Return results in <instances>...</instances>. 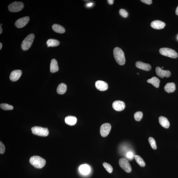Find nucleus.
Segmentation results:
<instances>
[{
	"label": "nucleus",
	"mask_w": 178,
	"mask_h": 178,
	"mask_svg": "<svg viewBox=\"0 0 178 178\" xmlns=\"http://www.w3.org/2000/svg\"><path fill=\"white\" fill-rule=\"evenodd\" d=\"M29 21V17H23L17 20L15 23V25L17 28H21L25 26Z\"/></svg>",
	"instance_id": "obj_9"
},
{
	"label": "nucleus",
	"mask_w": 178,
	"mask_h": 178,
	"mask_svg": "<svg viewBox=\"0 0 178 178\" xmlns=\"http://www.w3.org/2000/svg\"><path fill=\"white\" fill-rule=\"evenodd\" d=\"M93 4V3H92V2H90V3L87 4L86 5V6L88 8H90V7H92Z\"/></svg>",
	"instance_id": "obj_34"
},
{
	"label": "nucleus",
	"mask_w": 178,
	"mask_h": 178,
	"mask_svg": "<svg viewBox=\"0 0 178 178\" xmlns=\"http://www.w3.org/2000/svg\"><path fill=\"white\" fill-rule=\"evenodd\" d=\"M65 122L66 124L69 125H74L77 122V119L74 116H69L65 117Z\"/></svg>",
	"instance_id": "obj_17"
},
{
	"label": "nucleus",
	"mask_w": 178,
	"mask_h": 178,
	"mask_svg": "<svg viewBox=\"0 0 178 178\" xmlns=\"http://www.w3.org/2000/svg\"><path fill=\"white\" fill-rule=\"evenodd\" d=\"M57 61L56 59H53L51 60L50 64V71L52 73H55L59 71Z\"/></svg>",
	"instance_id": "obj_19"
},
{
	"label": "nucleus",
	"mask_w": 178,
	"mask_h": 178,
	"mask_svg": "<svg viewBox=\"0 0 178 178\" xmlns=\"http://www.w3.org/2000/svg\"><path fill=\"white\" fill-rule=\"evenodd\" d=\"M148 141L149 143H150L151 146L153 149H156L157 148V145L156 143L155 139L154 138H152V137H150L148 139Z\"/></svg>",
	"instance_id": "obj_29"
},
{
	"label": "nucleus",
	"mask_w": 178,
	"mask_h": 178,
	"mask_svg": "<svg viewBox=\"0 0 178 178\" xmlns=\"http://www.w3.org/2000/svg\"><path fill=\"white\" fill-rule=\"evenodd\" d=\"M119 13L124 18H127L128 16V14L126 10L124 9H121L119 10Z\"/></svg>",
	"instance_id": "obj_30"
},
{
	"label": "nucleus",
	"mask_w": 178,
	"mask_h": 178,
	"mask_svg": "<svg viewBox=\"0 0 178 178\" xmlns=\"http://www.w3.org/2000/svg\"><path fill=\"white\" fill-rule=\"evenodd\" d=\"M137 74H138V75H139V74L138 73H137Z\"/></svg>",
	"instance_id": "obj_39"
},
{
	"label": "nucleus",
	"mask_w": 178,
	"mask_h": 178,
	"mask_svg": "<svg viewBox=\"0 0 178 178\" xmlns=\"http://www.w3.org/2000/svg\"><path fill=\"white\" fill-rule=\"evenodd\" d=\"M113 55L116 61L120 65H124L125 63V58L124 53L122 49L116 47L114 49Z\"/></svg>",
	"instance_id": "obj_1"
},
{
	"label": "nucleus",
	"mask_w": 178,
	"mask_h": 178,
	"mask_svg": "<svg viewBox=\"0 0 178 178\" xmlns=\"http://www.w3.org/2000/svg\"><path fill=\"white\" fill-rule=\"evenodd\" d=\"M32 133L35 135L42 137L47 136L49 134L48 128L39 126H34L31 129Z\"/></svg>",
	"instance_id": "obj_4"
},
{
	"label": "nucleus",
	"mask_w": 178,
	"mask_h": 178,
	"mask_svg": "<svg viewBox=\"0 0 178 178\" xmlns=\"http://www.w3.org/2000/svg\"><path fill=\"white\" fill-rule=\"evenodd\" d=\"M147 82L151 84L155 87L158 88L160 85V81L158 78L154 77L150 79H148L147 80Z\"/></svg>",
	"instance_id": "obj_21"
},
{
	"label": "nucleus",
	"mask_w": 178,
	"mask_h": 178,
	"mask_svg": "<svg viewBox=\"0 0 178 178\" xmlns=\"http://www.w3.org/2000/svg\"><path fill=\"white\" fill-rule=\"evenodd\" d=\"M22 74V71L21 70H13L10 74V79L13 81H17L19 79Z\"/></svg>",
	"instance_id": "obj_12"
},
{
	"label": "nucleus",
	"mask_w": 178,
	"mask_h": 178,
	"mask_svg": "<svg viewBox=\"0 0 178 178\" xmlns=\"http://www.w3.org/2000/svg\"><path fill=\"white\" fill-rule=\"evenodd\" d=\"M52 28L54 31L57 33L62 34L64 33L65 31V28L64 27L59 24H53Z\"/></svg>",
	"instance_id": "obj_20"
},
{
	"label": "nucleus",
	"mask_w": 178,
	"mask_h": 178,
	"mask_svg": "<svg viewBox=\"0 0 178 178\" xmlns=\"http://www.w3.org/2000/svg\"><path fill=\"white\" fill-rule=\"evenodd\" d=\"M47 44L48 47H54L59 46L60 44L59 41L56 39H50L48 40L47 42Z\"/></svg>",
	"instance_id": "obj_24"
},
{
	"label": "nucleus",
	"mask_w": 178,
	"mask_h": 178,
	"mask_svg": "<svg viewBox=\"0 0 178 178\" xmlns=\"http://www.w3.org/2000/svg\"><path fill=\"white\" fill-rule=\"evenodd\" d=\"M119 164L122 168L126 172L130 173L131 171V167L129 162L125 158H121L119 161Z\"/></svg>",
	"instance_id": "obj_7"
},
{
	"label": "nucleus",
	"mask_w": 178,
	"mask_h": 178,
	"mask_svg": "<svg viewBox=\"0 0 178 178\" xmlns=\"http://www.w3.org/2000/svg\"><path fill=\"white\" fill-rule=\"evenodd\" d=\"M2 24H1V26H0V29H1V30H0V34H2V27H1V26H2Z\"/></svg>",
	"instance_id": "obj_36"
},
{
	"label": "nucleus",
	"mask_w": 178,
	"mask_h": 178,
	"mask_svg": "<svg viewBox=\"0 0 178 178\" xmlns=\"http://www.w3.org/2000/svg\"><path fill=\"white\" fill-rule=\"evenodd\" d=\"M134 157L136 161L140 166L144 167L145 166V162L144 161L141 157L138 155H134Z\"/></svg>",
	"instance_id": "obj_25"
},
{
	"label": "nucleus",
	"mask_w": 178,
	"mask_h": 178,
	"mask_svg": "<svg viewBox=\"0 0 178 178\" xmlns=\"http://www.w3.org/2000/svg\"><path fill=\"white\" fill-rule=\"evenodd\" d=\"M165 26V23L159 20L153 21L151 23V26L152 28L156 29H163Z\"/></svg>",
	"instance_id": "obj_14"
},
{
	"label": "nucleus",
	"mask_w": 178,
	"mask_h": 178,
	"mask_svg": "<svg viewBox=\"0 0 178 178\" xmlns=\"http://www.w3.org/2000/svg\"><path fill=\"white\" fill-rule=\"evenodd\" d=\"M111 125L109 123H105L101 126L100 128V133L102 137H107L110 132Z\"/></svg>",
	"instance_id": "obj_8"
},
{
	"label": "nucleus",
	"mask_w": 178,
	"mask_h": 178,
	"mask_svg": "<svg viewBox=\"0 0 178 178\" xmlns=\"http://www.w3.org/2000/svg\"><path fill=\"white\" fill-rule=\"evenodd\" d=\"M159 122L162 126L165 128L170 127V123L168 119L163 116H160L159 118Z\"/></svg>",
	"instance_id": "obj_16"
},
{
	"label": "nucleus",
	"mask_w": 178,
	"mask_h": 178,
	"mask_svg": "<svg viewBox=\"0 0 178 178\" xmlns=\"http://www.w3.org/2000/svg\"><path fill=\"white\" fill-rule=\"evenodd\" d=\"M2 43H0V49H2Z\"/></svg>",
	"instance_id": "obj_38"
},
{
	"label": "nucleus",
	"mask_w": 178,
	"mask_h": 178,
	"mask_svg": "<svg viewBox=\"0 0 178 178\" xmlns=\"http://www.w3.org/2000/svg\"><path fill=\"white\" fill-rule=\"evenodd\" d=\"M95 85L96 88L100 91H105L108 88L107 84L103 81H96Z\"/></svg>",
	"instance_id": "obj_13"
},
{
	"label": "nucleus",
	"mask_w": 178,
	"mask_h": 178,
	"mask_svg": "<svg viewBox=\"0 0 178 178\" xmlns=\"http://www.w3.org/2000/svg\"><path fill=\"white\" fill-rule=\"evenodd\" d=\"M24 7V5L21 2H15L9 5V10L11 12H17L21 10Z\"/></svg>",
	"instance_id": "obj_6"
},
{
	"label": "nucleus",
	"mask_w": 178,
	"mask_h": 178,
	"mask_svg": "<svg viewBox=\"0 0 178 178\" xmlns=\"http://www.w3.org/2000/svg\"><path fill=\"white\" fill-rule=\"evenodd\" d=\"M29 162L32 165L37 169L43 168L46 163L44 159L38 156L31 157L29 159Z\"/></svg>",
	"instance_id": "obj_2"
},
{
	"label": "nucleus",
	"mask_w": 178,
	"mask_h": 178,
	"mask_svg": "<svg viewBox=\"0 0 178 178\" xmlns=\"http://www.w3.org/2000/svg\"><path fill=\"white\" fill-rule=\"evenodd\" d=\"M79 170L81 174L86 175L89 174L91 169L89 166L84 164L80 166Z\"/></svg>",
	"instance_id": "obj_22"
},
{
	"label": "nucleus",
	"mask_w": 178,
	"mask_h": 178,
	"mask_svg": "<svg viewBox=\"0 0 178 178\" xmlns=\"http://www.w3.org/2000/svg\"><path fill=\"white\" fill-rule=\"evenodd\" d=\"M143 117V113L141 112H136L134 115L135 119L137 121H140Z\"/></svg>",
	"instance_id": "obj_28"
},
{
	"label": "nucleus",
	"mask_w": 178,
	"mask_h": 178,
	"mask_svg": "<svg viewBox=\"0 0 178 178\" xmlns=\"http://www.w3.org/2000/svg\"><path fill=\"white\" fill-rule=\"evenodd\" d=\"M126 156L129 159H133V153L131 152H129L126 154Z\"/></svg>",
	"instance_id": "obj_33"
},
{
	"label": "nucleus",
	"mask_w": 178,
	"mask_h": 178,
	"mask_svg": "<svg viewBox=\"0 0 178 178\" xmlns=\"http://www.w3.org/2000/svg\"><path fill=\"white\" fill-rule=\"evenodd\" d=\"M107 2H108L109 4L112 5L113 4V3L114 1L113 0H108Z\"/></svg>",
	"instance_id": "obj_35"
},
{
	"label": "nucleus",
	"mask_w": 178,
	"mask_h": 178,
	"mask_svg": "<svg viewBox=\"0 0 178 178\" xmlns=\"http://www.w3.org/2000/svg\"><path fill=\"white\" fill-rule=\"evenodd\" d=\"M67 86L65 84L61 83L58 86L57 88V92L60 94H63L66 92L67 90Z\"/></svg>",
	"instance_id": "obj_23"
},
{
	"label": "nucleus",
	"mask_w": 178,
	"mask_h": 178,
	"mask_svg": "<svg viewBox=\"0 0 178 178\" xmlns=\"http://www.w3.org/2000/svg\"><path fill=\"white\" fill-rule=\"evenodd\" d=\"M34 35L30 34L25 38L22 42L21 47L23 50H27L30 48L34 38Z\"/></svg>",
	"instance_id": "obj_3"
},
{
	"label": "nucleus",
	"mask_w": 178,
	"mask_h": 178,
	"mask_svg": "<svg viewBox=\"0 0 178 178\" xmlns=\"http://www.w3.org/2000/svg\"><path fill=\"white\" fill-rule=\"evenodd\" d=\"M175 13H176V14L178 15V6L177 8H176Z\"/></svg>",
	"instance_id": "obj_37"
},
{
	"label": "nucleus",
	"mask_w": 178,
	"mask_h": 178,
	"mask_svg": "<svg viewBox=\"0 0 178 178\" xmlns=\"http://www.w3.org/2000/svg\"><path fill=\"white\" fill-rule=\"evenodd\" d=\"M104 167L105 168L107 171L109 173H111L113 171V168H112V166L110 165L108 163L104 162L103 164Z\"/></svg>",
	"instance_id": "obj_27"
},
{
	"label": "nucleus",
	"mask_w": 178,
	"mask_h": 178,
	"mask_svg": "<svg viewBox=\"0 0 178 178\" xmlns=\"http://www.w3.org/2000/svg\"><path fill=\"white\" fill-rule=\"evenodd\" d=\"M112 106L114 109L117 111L123 110L125 107L124 103L119 100L114 101L112 103Z\"/></svg>",
	"instance_id": "obj_11"
},
{
	"label": "nucleus",
	"mask_w": 178,
	"mask_h": 178,
	"mask_svg": "<svg viewBox=\"0 0 178 178\" xmlns=\"http://www.w3.org/2000/svg\"><path fill=\"white\" fill-rule=\"evenodd\" d=\"M5 151V147L4 144L1 141L0 142V153L3 154Z\"/></svg>",
	"instance_id": "obj_31"
},
{
	"label": "nucleus",
	"mask_w": 178,
	"mask_h": 178,
	"mask_svg": "<svg viewBox=\"0 0 178 178\" xmlns=\"http://www.w3.org/2000/svg\"><path fill=\"white\" fill-rule=\"evenodd\" d=\"M136 66L138 68L145 70L146 71H149L151 69V67L150 64L145 63L142 61H137L136 63Z\"/></svg>",
	"instance_id": "obj_15"
},
{
	"label": "nucleus",
	"mask_w": 178,
	"mask_h": 178,
	"mask_svg": "<svg viewBox=\"0 0 178 178\" xmlns=\"http://www.w3.org/2000/svg\"><path fill=\"white\" fill-rule=\"evenodd\" d=\"M0 107L1 109L4 110H9L13 109V106L6 103L1 104L0 105Z\"/></svg>",
	"instance_id": "obj_26"
},
{
	"label": "nucleus",
	"mask_w": 178,
	"mask_h": 178,
	"mask_svg": "<svg viewBox=\"0 0 178 178\" xmlns=\"http://www.w3.org/2000/svg\"><path fill=\"white\" fill-rule=\"evenodd\" d=\"M159 52L162 55L173 59H176L178 56L176 52L174 49L170 48H162L159 50Z\"/></svg>",
	"instance_id": "obj_5"
},
{
	"label": "nucleus",
	"mask_w": 178,
	"mask_h": 178,
	"mask_svg": "<svg viewBox=\"0 0 178 178\" xmlns=\"http://www.w3.org/2000/svg\"><path fill=\"white\" fill-rule=\"evenodd\" d=\"M142 2H143L147 4L150 5L152 3V1L151 0H141V1Z\"/></svg>",
	"instance_id": "obj_32"
},
{
	"label": "nucleus",
	"mask_w": 178,
	"mask_h": 178,
	"mask_svg": "<svg viewBox=\"0 0 178 178\" xmlns=\"http://www.w3.org/2000/svg\"><path fill=\"white\" fill-rule=\"evenodd\" d=\"M156 72L157 75L159 77L163 78H168L171 75V73L169 70H164L159 67H157L156 68Z\"/></svg>",
	"instance_id": "obj_10"
},
{
	"label": "nucleus",
	"mask_w": 178,
	"mask_h": 178,
	"mask_svg": "<svg viewBox=\"0 0 178 178\" xmlns=\"http://www.w3.org/2000/svg\"><path fill=\"white\" fill-rule=\"evenodd\" d=\"M175 89V84L173 82L168 83L164 87L165 91L168 93L174 92Z\"/></svg>",
	"instance_id": "obj_18"
}]
</instances>
